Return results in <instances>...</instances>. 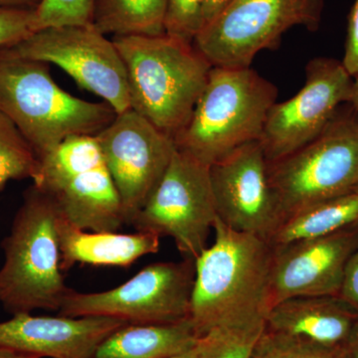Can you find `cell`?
<instances>
[{"mask_svg": "<svg viewBox=\"0 0 358 358\" xmlns=\"http://www.w3.org/2000/svg\"><path fill=\"white\" fill-rule=\"evenodd\" d=\"M215 241L194 260L189 320L199 338L221 327L266 324L274 249L217 219Z\"/></svg>", "mask_w": 358, "mask_h": 358, "instance_id": "cell-1", "label": "cell"}, {"mask_svg": "<svg viewBox=\"0 0 358 358\" xmlns=\"http://www.w3.org/2000/svg\"><path fill=\"white\" fill-rule=\"evenodd\" d=\"M0 113L13 122L37 159L75 136H96L117 113L106 102L67 93L54 81L49 64L0 47Z\"/></svg>", "mask_w": 358, "mask_h": 358, "instance_id": "cell-2", "label": "cell"}, {"mask_svg": "<svg viewBox=\"0 0 358 358\" xmlns=\"http://www.w3.org/2000/svg\"><path fill=\"white\" fill-rule=\"evenodd\" d=\"M113 41L126 68L131 109L173 138L189 121L213 66L194 45L166 33Z\"/></svg>", "mask_w": 358, "mask_h": 358, "instance_id": "cell-3", "label": "cell"}, {"mask_svg": "<svg viewBox=\"0 0 358 358\" xmlns=\"http://www.w3.org/2000/svg\"><path fill=\"white\" fill-rule=\"evenodd\" d=\"M278 88L251 67L213 66L176 150L210 166L236 148L259 141Z\"/></svg>", "mask_w": 358, "mask_h": 358, "instance_id": "cell-4", "label": "cell"}, {"mask_svg": "<svg viewBox=\"0 0 358 358\" xmlns=\"http://www.w3.org/2000/svg\"><path fill=\"white\" fill-rule=\"evenodd\" d=\"M57 205L31 185L1 247L0 305L11 315L60 310L70 288L61 270Z\"/></svg>", "mask_w": 358, "mask_h": 358, "instance_id": "cell-5", "label": "cell"}, {"mask_svg": "<svg viewBox=\"0 0 358 358\" xmlns=\"http://www.w3.org/2000/svg\"><path fill=\"white\" fill-rule=\"evenodd\" d=\"M280 223L310 205L355 192L358 185V114L339 108L324 131L293 154L268 162ZM279 223V224H280Z\"/></svg>", "mask_w": 358, "mask_h": 358, "instance_id": "cell-6", "label": "cell"}, {"mask_svg": "<svg viewBox=\"0 0 358 358\" xmlns=\"http://www.w3.org/2000/svg\"><path fill=\"white\" fill-rule=\"evenodd\" d=\"M31 180L79 229L117 231L126 224L96 136H75L62 141L38 159Z\"/></svg>", "mask_w": 358, "mask_h": 358, "instance_id": "cell-7", "label": "cell"}, {"mask_svg": "<svg viewBox=\"0 0 358 358\" xmlns=\"http://www.w3.org/2000/svg\"><path fill=\"white\" fill-rule=\"evenodd\" d=\"M324 7V0H231L193 45L212 66L250 67L261 51L277 48L292 28L319 30Z\"/></svg>", "mask_w": 358, "mask_h": 358, "instance_id": "cell-8", "label": "cell"}, {"mask_svg": "<svg viewBox=\"0 0 358 358\" xmlns=\"http://www.w3.org/2000/svg\"><path fill=\"white\" fill-rule=\"evenodd\" d=\"M194 278L192 259L152 264L108 291L69 289L58 313L71 317H112L131 324L181 322L189 319Z\"/></svg>", "mask_w": 358, "mask_h": 358, "instance_id": "cell-9", "label": "cell"}, {"mask_svg": "<svg viewBox=\"0 0 358 358\" xmlns=\"http://www.w3.org/2000/svg\"><path fill=\"white\" fill-rule=\"evenodd\" d=\"M208 166L176 150L162 180L131 226L159 238L171 237L185 258L207 248L218 219Z\"/></svg>", "mask_w": 358, "mask_h": 358, "instance_id": "cell-10", "label": "cell"}, {"mask_svg": "<svg viewBox=\"0 0 358 358\" xmlns=\"http://www.w3.org/2000/svg\"><path fill=\"white\" fill-rule=\"evenodd\" d=\"M20 55L55 64L117 114L131 109L126 68L117 47L93 24L48 27L13 45Z\"/></svg>", "mask_w": 358, "mask_h": 358, "instance_id": "cell-11", "label": "cell"}, {"mask_svg": "<svg viewBox=\"0 0 358 358\" xmlns=\"http://www.w3.org/2000/svg\"><path fill=\"white\" fill-rule=\"evenodd\" d=\"M306 83L294 96L268 110L260 143L268 162L293 154L317 138L334 115L352 100L353 77L341 61L313 59Z\"/></svg>", "mask_w": 358, "mask_h": 358, "instance_id": "cell-12", "label": "cell"}, {"mask_svg": "<svg viewBox=\"0 0 358 358\" xmlns=\"http://www.w3.org/2000/svg\"><path fill=\"white\" fill-rule=\"evenodd\" d=\"M96 138L119 193L124 223L131 225L173 159V138L133 109L117 114Z\"/></svg>", "mask_w": 358, "mask_h": 358, "instance_id": "cell-13", "label": "cell"}, {"mask_svg": "<svg viewBox=\"0 0 358 358\" xmlns=\"http://www.w3.org/2000/svg\"><path fill=\"white\" fill-rule=\"evenodd\" d=\"M209 171L218 218L232 229L267 240L280 216L259 141L233 150L212 164Z\"/></svg>", "mask_w": 358, "mask_h": 358, "instance_id": "cell-14", "label": "cell"}, {"mask_svg": "<svg viewBox=\"0 0 358 358\" xmlns=\"http://www.w3.org/2000/svg\"><path fill=\"white\" fill-rule=\"evenodd\" d=\"M358 246V223L327 236L273 247L271 308L296 296H338Z\"/></svg>", "mask_w": 358, "mask_h": 358, "instance_id": "cell-15", "label": "cell"}, {"mask_svg": "<svg viewBox=\"0 0 358 358\" xmlns=\"http://www.w3.org/2000/svg\"><path fill=\"white\" fill-rule=\"evenodd\" d=\"M126 324L106 317L16 313L0 322V348L37 358H91L103 339Z\"/></svg>", "mask_w": 358, "mask_h": 358, "instance_id": "cell-16", "label": "cell"}, {"mask_svg": "<svg viewBox=\"0 0 358 358\" xmlns=\"http://www.w3.org/2000/svg\"><path fill=\"white\" fill-rule=\"evenodd\" d=\"M358 312L338 296H296L271 308L266 329L315 345L345 346Z\"/></svg>", "mask_w": 358, "mask_h": 358, "instance_id": "cell-17", "label": "cell"}, {"mask_svg": "<svg viewBox=\"0 0 358 358\" xmlns=\"http://www.w3.org/2000/svg\"><path fill=\"white\" fill-rule=\"evenodd\" d=\"M57 233L62 272H68L76 264L128 268L138 259L157 253L160 246V238L152 233L82 230L61 213Z\"/></svg>", "mask_w": 358, "mask_h": 358, "instance_id": "cell-18", "label": "cell"}, {"mask_svg": "<svg viewBox=\"0 0 358 358\" xmlns=\"http://www.w3.org/2000/svg\"><path fill=\"white\" fill-rule=\"evenodd\" d=\"M199 339L189 319L173 324H126L103 339L91 358H166L192 350Z\"/></svg>", "mask_w": 358, "mask_h": 358, "instance_id": "cell-19", "label": "cell"}, {"mask_svg": "<svg viewBox=\"0 0 358 358\" xmlns=\"http://www.w3.org/2000/svg\"><path fill=\"white\" fill-rule=\"evenodd\" d=\"M358 223V192L310 205L282 220L267 241L272 247L327 236Z\"/></svg>", "mask_w": 358, "mask_h": 358, "instance_id": "cell-20", "label": "cell"}, {"mask_svg": "<svg viewBox=\"0 0 358 358\" xmlns=\"http://www.w3.org/2000/svg\"><path fill=\"white\" fill-rule=\"evenodd\" d=\"M169 0H96L92 24L115 36L164 34Z\"/></svg>", "mask_w": 358, "mask_h": 358, "instance_id": "cell-21", "label": "cell"}, {"mask_svg": "<svg viewBox=\"0 0 358 358\" xmlns=\"http://www.w3.org/2000/svg\"><path fill=\"white\" fill-rule=\"evenodd\" d=\"M37 164L31 145L13 122L0 113V190L10 180L32 179Z\"/></svg>", "mask_w": 358, "mask_h": 358, "instance_id": "cell-22", "label": "cell"}, {"mask_svg": "<svg viewBox=\"0 0 358 358\" xmlns=\"http://www.w3.org/2000/svg\"><path fill=\"white\" fill-rule=\"evenodd\" d=\"M265 329L266 324L213 329L199 338L196 358H251Z\"/></svg>", "mask_w": 358, "mask_h": 358, "instance_id": "cell-23", "label": "cell"}, {"mask_svg": "<svg viewBox=\"0 0 358 358\" xmlns=\"http://www.w3.org/2000/svg\"><path fill=\"white\" fill-rule=\"evenodd\" d=\"M251 358H348L345 346L327 348L265 329Z\"/></svg>", "mask_w": 358, "mask_h": 358, "instance_id": "cell-24", "label": "cell"}, {"mask_svg": "<svg viewBox=\"0 0 358 358\" xmlns=\"http://www.w3.org/2000/svg\"><path fill=\"white\" fill-rule=\"evenodd\" d=\"M96 0H41L35 9L37 31L48 27L92 24Z\"/></svg>", "mask_w": 358, "mask_h": 358, "instance_id": "cell-25", "label": "cell"}, {"mask_svg": "<svg viewBox=\"0 0 358 358\" xmlns=\"http://www.w3.org/2000/svg\"><path fill=\"white\" fill-rule=\"evenodd\" d=\"M206 0H169L164 33L192 43L205 26Z\"/></svg>", "mask_w": 358, "mask_h": 358, "instance_id": "cell-26", "label": "cell"}, {"mask_svg": "<svg viewBox=\"0 0 358 358\" xmlns=\"http://www.w3.org/2000/svg\"><path fill=\"white\" fill-rule=\"evenodd\" d=\"M36 31L35 10L0 8V47L20 43Z\"/></svg>", "mask_w": 358, "mask_h": 358, "instance_id": "cell-27", "label": "cell"}, {"mask_svg": "<svg viewBox=\"0 0 358 358\" xmlns=\"http://www.w3.org/2000/svg\"><path fill=\"white\" fill-rule=\"evenodd\" d=\"M341 62L353 78L357 76L358 74V0H355L348 16L345 55Z\"/></svg>", "mask_w": 358, "mask_h": 358, "instance_id": "cell-28", "label": "cell"}, {"mask_svg": "<svg viewBox=\"0 0 358 358\" xmlns=\"http://www.w3.org/2000/svg\"><path fill=\"white\" fill-rule=\"evenodd\" d=\"M338 296L358 312V246L346 264Z\"/></svg>", "mask_w": 358, "mask_h": 358, "instance_id": "cell-29", "label": "cell"}, {"mask_svg": "<svg viewBox=\"0 0 358 358\" xmlns=\"http://www.w3.org/2000/svg\"><path fill=\"white\" fill-rule=\"evenodd\" d=\"M231 0H206L205 6V25L210 22L225 8Z\"/></svg>", "mask_w": 358, "mask_h": 358, "instance_id": "cell-30", "label": "cell"}, {"mask_svg": "<svg viewBox=\"0 0 358 358\" xmlns=\"http://www.w3.org/2000/svg\"><path fill=\"white\" fill-rule=\"evenodd\" d=\"M41 0H0V8L35 10Z\"/></svg>", "mask_w": 358, "mask_h": 358, "instance_id": "cell-31", "label": "cell"}, {"mask_svg": "<svg viewBox=\"0 0 358 358\" xmlns=\"http://www.w3.org/2000/svg\"><path fill=\"white\" fill-rule=\"evenodd\" d=\"M346 357L358 358V322L345 345Z\"/></svg>", "mask_w": 358, "mask_h": 358, "instance_id": "cell-32", "label": "cell"}, {"mask_svg": "<svg viewBox=\"0 0 358 358\" xmlns=\"http://www.w3.org/2000/svg\"><path fill=\"white\" fill-rule=\"evenodd\" d=\"M350 103L358 114V74L353 78L352 95Z\"/></svg>", "mask_w": 358, "mask_h": 358, "instance_id": "cell-33", "label": "cell"}, {"mask_svg": "<svg viewBox=\"0 0 358 358\" xmlns=\"http://www.w3.org/2000/svg\"><path fill=\"white\" fill-rule=\"evenodd\" d=\"M0 358H37L29 357V355H21V353L13 352V350H6V348H0Z\"/></svg>", "mask_w": 358, "mask_h": 358, "instance_id": "cell-34", "label": "cell"}, {"mask_svg": "<svg viewBox=\"0 0 358 358\" xmlns=\"http://www.w3.org/2000/svg\"><path fill=\"white\" fill-rule=\"evenodd\" d=\"M197 345L188 352L180 353V355H173V357L166 358H196Z\"/></svg>", "mask_w": 358, "mask_h": 358, "instance_id": "cell-35", "label": "cell"}, {"mask_svg": "<svg viewBox=\"0 0 358 358\" xmlns=\"http://www.w3.org/2000/svg\"><path fill=\"white\" fill-rule=\"evenodd\" d=\"M355 192H358V185L357 186V189H355Z\"/></svg>", "mask_w": 358, "mask_h": 358, "instance_id": "cell-36", "label": "cell"}]
</instances>
